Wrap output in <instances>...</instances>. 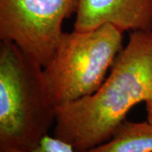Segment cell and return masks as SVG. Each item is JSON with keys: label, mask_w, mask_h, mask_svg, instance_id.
<instances>
[{"label": "cell", "mask_w": 152, "mask_h": 152, "mask_svg": "<svg viewBox=\"0 0 152 152\" xmlns=\"http://www.w3.org/2000/svg\"><path fill=\"white\" fill-rule=\"evenodd\" d=\"M152 90V31L129 32L97 91L57 107L54 136L85 152L112 139L135 105Z\"/></svg>", "instance_id": "cell-1"}, {"label": "cell", "mask_w": 152, "mask_h": 152, "mask_svg": "<svg viewBox=\"0 0 152 152\" xmlns=\"http://www.w3.org/2000/svg\"><path fill=\"white\" fill-rule=\"evenodd\" d=\"M57 105L43 67L15 44L0 42V152L36 147L55 125Z\"/></svg>", "instance_id": "cell-2"}, {"label": "cell", "mask_w": 152, "mask_h": 152, "mask_svg": "<svg viewBox=\"0 0 152 152\" xmlns=\"http://www.w3.org/2000/svg\"><path fill=\"white\" fill-rule=\"evenodd\" d=\"M124 32L110 24L86 31L64 32L43 67L57 107L96 92L124 48Z\"/></svg>", "instance_id": "cell-3"}, {"label": "cell", "mask_w": 152, "mask_h": 152, "mask_svg": "<svg viewBox=\"0 0 152 152\" xmlns=\"http://www.w3.org/2000/svg\"><path fill=\"white\" fill-rule=\"evenodd\" d=\"M80 0H0V40L15 44L42 67L62 37L63 24L76 15Z\"/></svg>", "instance_id": "cell-4"}, {"label": "cell", "mask_w": 152, "mask_h": 152, "mask_svg": "<svg viewBox=\"0 0 152 152\" xmlns=\"http://www.w3.org/2000/svg\"><path fill=\"white\" fill-rule=\"evenodd\" d=\"M74 30L110 24L121 31H152V0H80Z\"/></svg>", "instance_id": "cell-5"}, {"label": "cell", "mask_w": 152, "mask_h": 152, "mask_svg": "<svg viewBox=\"0 0 152 152\" xmlns=\"http://www.w3.org/2000/svg\"><path fill=\"white\" fill-rule=\"evenodd\" d=\"M85 152H152V124L125 120L110 140Z\"/></svg>", "instance_id": "cell-6"}, {"label": "cell", "mask_w": 152, "mask_h": 152, "mask_svg": "<svg viewBox=\"0 0 152 152\" xmlns=\"http://www.w3.org/2000/svg\"><path fill=\"white\" fill-rule=\"evenodd\" d=\"M12 152H76V151L69 143L48 134L42 138L37 146L30 151Z\"/></svg>", "instance_id": "cell-7"}, {"label": "cell", "mask_w": 152, "mask_h": 152, "mask_svg": "<svg viewBox=\"0 0 152 152\" xmlns=\"http://www.w3.org/2000/svg\"><path fill=\"white\" fill-rule=\"evenodd\" d=\"M147 113V121L152 124V90L149 94L148 97L145 101Z\"/></svg>", "instance_id": "cell-8"}]
</instances>
